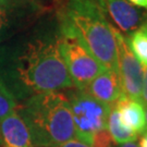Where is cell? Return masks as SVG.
<instances>
[{"label":"cell","instance_id":"cell-1","mask_svg":"<svg viewBox=\"0 0 147 147\" xmlns=\"http://www.w3.org/2000/svg\"><path fill=\"white\" fill-rule=\"evenodd\" d=\"M61 33L75 36L106 70L119 74L112 25L106 20L105 0H62Z\"/></svg>","mask_w":147,"mask_h":147},{"label":"cell","instance_id":"cell-2","mask_svg":"<svg viewBox=\"0 0 147 147\" xmlns=\"http://www.w3.org/2000/svg\"><path fill=\"white\" fill-rule=\"evenodd\" d=\"M26 124L33 147H51L75 138L73 119L67 95L38 93L16 106Z\"/></svg>","mask_w":147,"mask_h":147},{"label":"cell","instance_id":"cell-3","mask_svg":"<svg viewBox=\"0 0 147 147\" xmlns=\"http://www.w3.org/2000/svg\"><path fill=\"white\" fill-rule=\"evenodd\" d=\"M18 74L23 85L34 94L73 87L57 40L30 44L20 57Z\"/></svg>","mask_w":147,"mask_h":147},{"label":"cell","instance_id":"cell-4","mask_svg":"<svg viewBox=\"0 0 147 147\" xmlns=\"http://www.w3.org/2000/svg\"><path fill=\"white\" fill-rule=\"evenodd\" d=\"M67 97L73 119L75 138L90 146L95 134L107 130L111 106L100 102L85 90L80 89Z\"/></svg>","mask_w":147,"mask_h":147},{"label":"cell","instance_id":"cell-5","mask_svg":"<svg viewBox=\"0 0 147 147\" xmlns=\"http://www.w3.org/2000/svg\"><path fill=\"white\" fill-rule=\"evenodd\" d=\"M57 42L73 87L76 89H85L98 74L106 70L73 35L61 33V37L57 39Z\"/></svg>","mask_w":147,"mask_h":147},{"label":"cell","instance_id":"cell-6","mask_svg":"<svg viewBox=\"0 0 147 147\" xmlns=\"http://www.w3.org/2000/svg\"><path fill=\"white\" fill-rule=\"evenodd\" d=\"M118 48V68L123 95L137 101H141L144 68L127 46L125 37L112 26Z\"/></svg>","mask_w":147,"mask_h":147},{"label":"cell","instance_id":"cell-7","mask_svg":"<svg viewBox=\"0 0 147 147\" xmlns=\"http://www.w3.org/2000/svg\"><path fill=\"white\" fill-rule=\"evenodd\" d=\"M105 5L106 11L127 36L147 22V11L138 9L127 0H105Z\"/></svg>","mask_w":147,"mask_h":147},{"label":"cell","instance_id":"cell-8","mask_svg":"<svg viewBox=\"0 0 147 147\" xmlns=\"http://www.w3.org/2000/svg\"><path fill=\"white\" fill-rule=\"evenodd\" d=\"M83 90L98 101L111 107L123 96L119 74L110 70H105L98 74Z\"/></svg>","mask_w":147,"mask_h":147},{"label":"cell","instance_id":"cell-9","mask_svg":"<svg viewBox=\"0 0 147 147\" xmlns=\"http://www.w3.org/2000/svg\"><path fill=\"white\" fill-rule=\"evenodd\" d=\"M0 146L33 147L28 129L16 110L0 120Z\"/></svg>","mask_w":147,"mask_h":147},{"label":"cell","instance_id":"cell-10","mask_svg":"<svg viewBox=\"0 0 147 147\" xmlns=\"http://www.w3.org/2000/svg\"><path fill=\"white\" fill-rule=\"evenodd\" d=\"M115 107L119 112L121 122L124 125L135 132L137 135L147 132V124L145 120V108L141 101L130 99L124 95L116 102Z\"/></svg>","mask_w":147,"mask_h":147},{"label":"cell","instance_id":"cell-11","mask_svg":"<svg viewBox=\"0 0 147 147\" xmlns=\"http://www.w3.org/2000/svg\"><path fill=\"white\" fill-rule=\"evenodd\" d=\"M107 131L110 135L113 144L121 145L125 143L135 142L137 140V134L132 130L127 129L121 122L119 112L115 106L111 107L110 113L107 121Z\"/></svg>","mask_w":147,"mask_h":147},{"label":"cell","instance_id":"cell-12","mask_svg":"<svg viewBox=\"0 0 147 147\" xmlns=\"http://www.w3.org/2000/svg\"><path fill=\"white\" fill-rule=\"evenodd\" d=\"M127 46L140 62L147 67V22L125 38Z\"/></svg>","mask_w":147,"mask_h":147},{"label":"cell","instance_id":"cell-13","mask_svg":"<svg viewBox=\"0 0 147 147\" xmlns=\"http://www.w3.org/2000/svg\"><path fill=\"white\" fill-rule=\"evenodd\" d=\"M16 109V102L11 94V92L7 88L1 81H0V120L9 116Z\"/></svg>","mask_w":147,"mask_h":147},{"label":"cell","instance_id":"cell-14","mask_svg":"<svg viewBox=\"0 0 147 147\" xmlns=\"http://www.w3.org/2000/svg\"><path fill=\"white\" fill-rule=\"evenodd\" d=\"M112 145H113V142L108 131L102 130L94 135L90 147H112Z\"/></svg>","mask_w":147,"mask_h":147},{"label":"cell","instance_id":"cell-15","mask_svg":"<svg viewBox=\"0 0 147 147\" xmlns=\"http://www.w3.org/2000/svg\"><path fill=\"white\" fill-rule=\"evenodd\" d=\"M141 102L144 108L147 107V67L144 68V78H143L142 93H141Z\"/></svg>","mask_w":147,"mask_h":147},{"label":"cell","instance_id":"cell-16","mask_svg":"<svg viewBox=\"0 0 147 147\" xmlns=\"http://www.w3.org/2000/svg\"><path fill=\"white\" fill-rule=\"evenodd\" d=\"M51 147H90L88 145H86L85 143L81 142L76 138H72L68 142H64L62 144H59V145H56V146H51Z\"/></svg>","mask_w":147,"mask_h":147},{"label":"cell","instance_id":"cell-17","mask_svg":"<svg viewBox=\"0 0 147 147\" xmlns=\"http://www.w3.org/2000/svg\"><path fill=\"white\" fill-rule=\"evenodd\" d=\"M5 24H7V16H5V10L0 7V35L5 27Z\"/></svg>","mask_w":147,"mask_h":147},{"label":"cell","instance_id":"cell-18","mask_svg":"<svg viewBox=\"0 0 147 147\" xmlns=\"http://www.w3.org/2000/svg\"><path fill=\"white\" fill-rule=\"evenodd\" d=\"M131 5L140 7V8H144L147 11V0H127Z\"/></svg>","mask_w":147,"mask_h":147},{"label":"cell","instance_id":"cell-19","mask_svg":"<svg viewBox=\"0 0 147 147\" xmlns=\"http://www.w3.org/2000/svg\"><path fill=\"white\" fill-rule=\"evenodd\" d=\"M138 147H147V132L144 133L140 140V145Z\"/></svg>","mask_w":147,"mask_h":147},{"label":"cell","instance_id":"cell-20","mask_svg":"<svg viewBox=\"0 0 147 147\" xmlns=\"http://www.w3.org/2000/svg\"><path fill=\"white\" fill-rule=\"evenodd\" d=\"M118 147H138V145L135 142H130V143H125V144L118 145Z\"/></svg>","mask_w":147,"mask_h":147},{"label":"cell","instance_id":"cell-21","mask_svg":"<svg viewBox=\"0 0 147 147\" xmlns=\"http://www.w3.org/2000/svg\"><path fill=\"white\" fill-rule=\"evenodd\" d=\"M145 120H146V124H147V107L145 108Z\"/></svg>","mask_w":147,"mask_h":147},{"label":"cell","instance_id":"cell-22","mask_svg":"<svg viewBox=\"0 0 147 147\" xmlns=\"http://www.w3.org/2000/svg\"><path fill=\"white\" fill-rule=\"evenodd\" d=\"M0 147H1V146H0Z\"/></svg>","mask_w":147,"mask_h":147}]
</instances>
